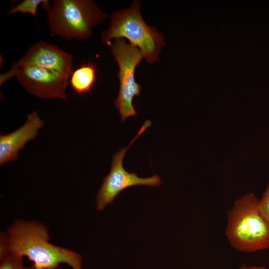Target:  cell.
I'll return each mask as SVG.
<instances>
[{
  "mask_svg": "<svg viewBox=\"0 0 269 269\" xmlns=\"http://www.w3.org/2000/svg\"><path fill=\"white\" fill-rule=\"evenodd\" d=\"M9 253L26 256L33 269H56L61 263L72 269H82L81 256L50 243L46 227L37 221H15L8 228Z\"/></svg>",
  "mask_w": 269,
  "mask_h": 269,
  "instance_id": "1",
  "label": "cell"
},
{
  "mask_svg": "<svg viewBox=\"0 0 269 269\" xmlns=\"http://www.w3.org/2000/svg\"><path fill=\"white\" fill-rule=\"evenodd\" d=\"M259 200L252 193L237 199L227 213L226 235L238 251L253 252L269 248V225L261 215Z\"/></svg>",
  "mask_w": 269,
  "mask_h": 269,
  "instance_id": "2",
  "label": "cell"
},
{
  "mask_svg": "<svg viewBox=\"0 0 269 269\" xmlns=\"http://www.w3.org/2000/svg\"><path fill=\"white\" fill-rule=\"evenodd\" d=\"M139 7V1L134 0L128 8L114 12L110 16L109 28L102 32V42L109 46L113 39L127 38L130 44L140 49L143 58L152 64L159 59L165 45L164 37L154 27L145 23Z\"/></svg>",
  "mask_w": 269,
  "mask_h": 269,
  "instance_id": "3",
  "label": "cell"
},
{
  "mask_svg": "<svg viewBox=\"0 0 269 269\" xmlns=\"http://www.w3.org/2000/svg\"><path fill=\"white\" fill-rule=\"evenodd\" d=\"M45 10L51 34L68 40L88 38L108 17L91 0H55Z\"/></svg>",
  "mask_w": 269,
  "mask_h": 269,
  "instance_id": "4",
  "label": "cell"
},
{
  "mask_svg": "<svg viewBox=\"0 0 269 269\" xmlns=\"http://www.w3.org/2000/svg\"><path fill=\"white\" fill-rule=\"evenodd\" d=\"M109 46L119 67L120 89L114 104L121 115V122L124 123L128 118L137 115L133 100L134 96L140 95L141 88L135 80V70L143 56L139 48L127 43L124 38L115 39Z\"/></svg>",
  "mask_w": 269,
  "mask_h": 269,
  "instance_id": "5",
  "label": "cell"
},
{
  "mask_svg": "<svg viewBox=\"0 0 269 269\" xmlns=\"http://www.w3.org/2000/svg\"><path fill=\"white\" fill-rule=\"evenodd\" d=\"M151 125V121L146 120L129 145L126 148H121L113 156L110 171L103 179L96 197L98 211H103L108 205L111 204L116 197L128 187L136 185L158 187L162 183L160 177L156 174L150 177L141 178L135 173L126 171L123 164L129 148Z\"/></svg>",
  "mask_w": 269,
  "mask_h": 269,
  "instance_id": "6",
  "label": "cell"
},
{
  "mask_svg": "<svg viewBox=\"0 0 269 269\" xmlns=\"http://www.w3.org/2000/svg\"><path fill=\"white\" fill-rule=\"evenodd\" d=\"M24 67L48 69L70 77L73 71V59L70 54L56 45L42 41L37 42L21 58L11 65L9 70L0 74V85Z\"/></svg>",
  "mask_w": 269,
  "mask_h": 269,
  "instance_id": "7",
  "label": "cell"
},
{
  "mask_svg": "<svg viewBox=\"0 0 269 269\" xmlns=\"http://www.w3.org/2000/svg\"><path fill=\"white\" fill-rule=\"evenodd\" d=\"M19 84L37 97L65 100L70 77L58 72L37 67H24L14 74Z\"/></svg>",
  "mask_w": 269,
  "mask_h": 269,
  "instance_id": "8",
  "label": "cell"
},
{
  "mask_svg": "<svg viewBox=\"0 0 269 269\" xmlns=\"http://www.w3.org/2000/svg\"><path fill=\"white\" fill-rule=\"evenodd\" d=\"M44 122L37 111L29 114L26 123L14 132L0 136V164L15 160L19 151L29 140L34 139Z\"/></svg>",
  "mask_w": 269,
  "mask_h": 269,
  "instance_id": "9",
  "label": "cell"
},
{
  "mask_svg": "<svg viewBox=\"0 0 269 269\" xmlns=\"http://www.w3.org/2000/svg\"><path fill=\"white\" fill-rule=\"evenodd\" d=\"M97 80V69L93 63L82 64L73 71L70 79L73 90L78 94L89 92Z\"/></svg>",
  "mask_w": 269,
  "mask_h": 269,
  "instance_id": "10",
  "label": "cell"
},
{
  "mask_svg": "<svg viewBox=\"0 0 269 269\" xmlns=\"http://www.w3.org/2000/svg\"><path fill=\"white\" fill-rule=\"evenodd\" d=\"M40 5L42 6L44 9H45L50 5L49 1L48 0H24L12 7L6 14L10 15L17 13H28L36 17L37 8Z\"/></svg>",
  "mask_w": 269,
  "mask_h": 269,
  "instance_id": "11",
  "label": "cell"
},
{
  "mask_svg": "<svg viewBox=\"0 0 269 269\" xmlns=\"http://www.w3.org/2000/svg\"><path fill=\"white\" fill-rule=\"evenodd\" d=\"M20 256L8 254L3 258L0 260V269H33L32 267H26Z\"/></svg>",
  "mask_w": 269,
  "mask_h": 269,
  "instance_id": "12",
  "label": "cell"
},
{
  "mask_svg": "<svg viewBox=\"0 0 269 269\" xmlns=\"http://www.w3.org/2000/svg\"><path fill=\"white\" fill-rule=\"evenodd\" d=\"M258 208L261 215L269 225V182L259 200Z\"/></svg>",
  "mask_w": 269,
  "mask_h": 269,
  "instance_id": "13",
  "label": "cell"
},
{
  "mask_svg": "<svg viewBox=\"0 0 269 269\" xmlns=\"http://www.w3.org/2000/svg\"><path fill=\"white\" fill-rule=\"evenodd\" d=\"M0 247V260H1L9 254V242L7 233L1 232Z\"/></svg>",
  "mask_w": 269,
  "mask_h": 269,
  "instance_id": "14",
  "label": "cell"
},
{
  "mask_svg": "<svg viewBox=\"0 0 269 269\" xmlns=\"http://www.w3.org/2000/svg\"><path fill=\"white\" fill-rule=\"evenodd\" d=\"M239 269H267L263 267H248L245 265H243L241 266Z\"/></svg>",
  "mask_w": 269,
  "mask_h": 269,
  "instance_id": "15",
  "label": "cell"
},
{
  "mask_svg": "<svg viewBox=\"0 0 269 269\" xmlns=\"http://www.w3.org/2000/svg\"></svg>",
  "mask_w": 269,
  "mask_h": 269,
  "instance_id": "16",
  "label": "cell"
}]
</instances>
